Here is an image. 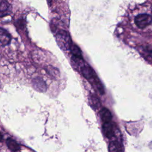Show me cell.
<instances>
[{
    "instance_id": "1",
    "label": "cell",
    "mask_w": 152,
    "mask_h": 152,
    "mask_svg": "<svg viewBox=\"0 0 152 152\" xmlns=\"http://www.w3.org/2000/svg\"><path fill=\"white\" fill-rule=\"evenodd\" d=\"M80 70L82 75L91 84V86L101 95L104 94L103 86L93 69L90 66L84 64L80 68Z\"/></svg>"
},
{
    "instance_id": "2",
    "label": "cell",
    "mask_w": 152,
    "mask_h": 152,
    "mask_svg": "<svg viewBox=\"0 0 152 152\" xmlns=\"http://www.w3.org/2000/svg\"><path fill=\"white\" fill-rule=\"evenodd\" d=\"M56 41L59 46L63 50H69L72 44L69 33L65 30H60L56 34Z\"/></svg>"
},
{
    "instance_id": "3",
    "label": "cell",
    "mask_w": 152,
    "mask_h": 152,
    "mask_svg": "<svg viewBox=\"0 0 152 152\" xmlns=\"http://www.w3.org/2000/svg\"><path fill=\"white\" fill-rule=\"evenodd\" d=\"M152 22V17L147 14H141L135 18V23L140 28H144Z\"/></svg>"
},
{
    "instance_id": "4",
    "label": "cell",
    "mask_w": 152,
    "mask_h": 152,
    "mask_svg": "<svg viewBox=\"0 0 152 152\" xmlns=\"http://www.w3.org/2000/svg\"><path fill=\"white\" fill-rule=\"evenodd\" d=\"M102 130L104 135L108 139H112L115 137V129L114 125L112 123V121L103 122L102 125Z\"/></svg>"
},
{
    "instance_id": "5",
    "label": "cell",
    "mask_w": 152,
    "mask_h": 152,
    "mask_svg": "<svg viewBox=\"0 0 152 152\" xmlns=\"http://www.w3.org/2000/svg\"><path fill=\"white\" fill-rule=\"evenodd\" d=\"M70 49L72 54L71 59L73 62H79L83 61L81 51L78 46L72 45Z\"/></svg>"
},
{
    "instance_id": "6",
    "label": "cell",
    "mask_w": 152,
    "mask_h": 152,
    "mask_svg": "<svg viewBox=\"0 0 152 152\" xmlns=\"http://www.w3.org/2000/svg\"><path fill=\"white\" fill-rule=\"evenodd\" d=\"M100 116L103 123L112 121V113L106 107H103L100 110Z\"/></svg>"
},
{
    "instance_id": "7",
    "label": "cell",
    "mask_w": 152,
    "mask_h": 152,
    "mask_svg": "<svg viewBox=\"0 0 152 152\" xmlns=\"http://www.w3.org/2000/svg\"><path fill=\"white\" fill-rule=\"evenodd\" d=\"M0 40L1 45L2 46H6L10 43L11 41V36L10 34L4 28H1L0 31Z\"/></svg>"
},
{
    "instance_id": "8",
    "label": "cell",
    "mask_w": 152,
    "mask_h": 152,
    "mask_svg": "<svg viewBox=\"0 0 152 152\" xmlns=\"http://www.w3.org/2000/svg\"><path fill=\"white\" fill-rule=\"evenodd\" d=\"M89 103L90 106L94 110L98 109L101 106V103L99 99L97 97V96L92 93H90L89 95Z\"/></svg>"
},
{
    "instance_id": "9",
    "label": "cell",
    "mask_w": 152,
    "mask_h": 152,
    "mask_svg": "<svg viewBox=\"0 0 152 152\" xmlns=\"http://www.w3.org/2000/svg\"><path fill=\"white\" fill-rule=\"evenodd\" d=\"M33 87L35 89L37 90V91H44L46 89V86L43 80L39 78H36L33 80Z\"/></svg>"
},
{
    "instance_id": "10",
    "label": "cell",
    "mask_w": 152,
    "mask_h": 152,
    "mask_svg": "<svg viewBox=\"0 0 152 152\" xmlns=\"http://www.w3.org/2000/svg\"><path fill=\"white\" fill-rule=\"evenodd\" d=\"M6 144L8 148L12 151H18L20 150V146L14 140L8 138L6 140Z\"/></svg>"
},
{
    "instance_id": "11",
    "label": "cell",
    "mask_w": 152,
    "mask_h": 152,
    "mask_svg": "<svg viewBox=\"0 0 152 152\" xmlns=\"http://www.w3.org/2000/svg\"><path fill=\"white\" fill-rule=\"evenodd\" d=\"M109 150L110 151H122L123 149L122 148L121 145L118 141L113 140L111 141L109 144Z\"/></svg>"
},
{
    "instance_id": "12",
    "label": "cell",
    "mask_w": 152,
    "mask_h": 152,
    "mask_svg": "<svg viewBox=\"0 0 152 152\" xmlns=\"http://www.w3.org/2000/svg\"><path fill=\"white\" fill-rule=\"evenodd\" d=\"M10 7L9 4L5 1H2L1 2V15L2 16L3 13L5 14V12L8 10Z\"/></svg>"
}]
</instances>
